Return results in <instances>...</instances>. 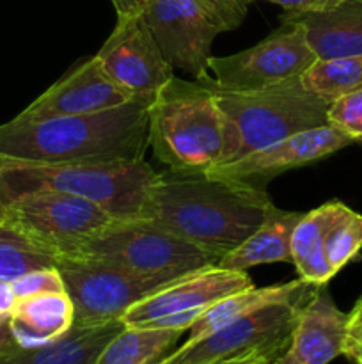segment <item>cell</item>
Masks as SVG:
<instances>
[{"instance_id": "obj_1", "label": "cell", "mask_w": 362, "mask_h": 364, "mask_svg": "<svg viewBox=\"0 0 362 364\" xmlns=\"http://www.w3.org/2000/svg\"><path fill=\"white\" fill-rule=\"evenodd\" d=\"M273 206L261 185L209 173H158L146 219L220 259L243 244Z\"/></svg>"}, {"instance_id": "obj_13", "label": "cell", "mask_w": 362, "mask_h": 364, "mask_svg": "<svg viewBox=\"0 0 362 364\" xmlns=\"http://www.w3.org/2000/svg\"><path fill=\"white\" fill-rule=\"evenodd\" d=\"M105 73L133 102L151 105L174 78V68L160 50L141 16L119 11L114 31L96 53Z\"/></svg>"}, {"instance_id": "obj_36", "label": "cell", "mask_w": 362, "mask_h": 364, "mask_svg": "<svg viewBox=\"0 0 362 364\" xmlns=\"http://www.w3.org/2000/svg\"><path fill=\"white\" fill-rule=\"evenodd\" d=\"M209 364H261L254 361H219V363H209Z\"/></svg>"}, {"instance_id": "obj_9", "label": "cell", "mask_w": 362, "mask_h": 364, "mask_svg": "<svg viewBox=\"0 0 362 364\" xmlns=\"http://www.w3.org/2000/svg\"><path fill=\"white\" fill-rule=\"evenodd\" d=\"M4 220L60 262L77 258L82 247L116 219L78 196L31 192L9 203Z\"/></svg>"}, {"instance_id": "obj_14", "label": "cell", "mask_w": 362, "mask_h": 364, "mask_svg": "<svg viewBox=\"0 0 362 364\" xmlns=\"http://www.w3.org/2000/svg\"><path fill=\"white\" fill-rule=\"evenodd\" d=\"M350 144H353V141L348 135H344L332 124H323L311 130L298 132L283 141L258 149L243 159L234 160L226 166L213 167L206 173L259 185L272 180L273 176L284 171L318 162Z\"/></svg>"}, {"instance_id": "obj_26", "label": "cell", "mask_w": 362, "mask_h": 364, "mask_svg": "<svg viewBox=\"0 0 362 364\" xmlns=\"http://www.w3.org/2000/svg\"><path fill=\"white\" fill-rule=\"evenodd\" d=\"M362 249V213L348 208L329 231L325 240V255L334 274L343 270Z\"/></svg>"}, {"instance_id": "obj_16", "label": "cell", "mask_w": 362, "mask_h": 364, "mask_svg": "<svg viewBox=\"0 0 362 364\" xmlns=\"http://www.w3.org/2000/svg\"><path fill=\"white\" fill-rule=\"evenodd\" d=\"M350 313H343L325 287L298 309L297 322L286 352L275 364H329L344 355Z\"/></svg>"}, {"instance_id": "obj_15", "label": "cell", "mask_w": 362, "mask_h": 364, "mask_svg": "<svg viewBox=\"0 0 362 364\" xmlns=\"http://www.w3.org/2000/svg\"><path fill=\"white\" fill-rule=\"evenodd\" d=\"M133 100L105 73L94 55L75 66L25 107L16 119L43 121L60 116L102 112Z\"/></svg>"}, {"instance_id": "obj_25", "label": "cell", "mask_w": 362, "mask_h": 364, "mask_svg": "<svg viewBox=\"0 0 362 364\" xmlns=\"http://www.w3.org/2000/svg\"><path fill=\"white\" fill-rule=\"evenodd\" d=\"M52 255L35 245L9 223H0V281H14L28 272L57 267Z\"/></svg>"}, {"instance_id": "obj_31", "label": "cell", "mask_w": 362, "mask_h": 364, "mask_svg": "<svg viewBox=\"0 0 362 364\" xmlns=\"http://www.w3.org/2000/svg\"><path fill=\"white\" fill-rule=\"evenodd\" d=\"M344 355L355 364H362V322L350 320L346 345H344Z\"/></svg>"}, {"instance_id": "obj_19", "label": "cell", "mask_w": 362, "mask_h": 364, "mask_svg": "<svg viewBox=\"0 0 362 364\" xmlns=\"http://www.w3.org/2000/svg\"><path fill=\"white\" fill-rule=\"evenodd\" d=\"M350 208L341 201H329L302 215L291 235V263L298 279L314 287H327L336 274L325 255V240L334 224Z\"/></svg>"}, {"instance_id": "obj_23", "label": "cell", "mask_w": 362, "mask_h": 364, "mask_svg": "<svg viewBox=\"0 0 362 364\" xmlns=\"http://www.w3.org/2000/svg\"><path fill=\"white\" fill-rule=\"evenodd\" d=\"M181 329L124 327L116 334L94 364H160L180 341Z\"/></svg>"}, {"instance_id": "obj_21", "label": "cell", "mask_w": 362, "mask_h": 364, "mask_svg": "<svg viewBox=\"0 0 362 364\" xmlns=\"http://www.w3.org/2000/svg\"><path fill=\"white\" fill-rule=\"evenodd\" d=\"M304 213L279 210L275 205L266 213L261 226L234 251L227 252L216 265L227 270L247 272L265 263H291V235Z\"/></svg>"}, {"instance_id": "obj_27", "label": "cell", "mask_w": 362, "mask_h": 364, "mask_svg": "<svg viewBox=\"0 0 362 364\" xmlns=\"http://www.w3.org/2000/svg\"><path fill=\"white\" fill-rule=\"evenodd\" d=\"M329 124L336 127L353 142H362V87L341 96L329 105Z\"/></svg>"}, {"instance_id": "obj_37", "label": "cell", "mask_w": 362, "mask_h": 364, "mask_svg": "<svg viewBox=\"0 0 362 364\" xmlns=\"http://www.w3.org/2000/svg\"><path fill=\"white\" fill-rule=\"evenodd\" d=\"M268 364H275V363H268Z\"/></svg>"}, {"instance_id": "obj_24", "label": "cell", "mask_w": 362, "mask_h": 364, "mask_svg": "<svg viewBox=\"0 0 362 364\" xmlns=\"http://www.w3.org/2000/svg\"><path fill=\"white\" fill-rule=\"evenodd\" d=\"M300 84L323 102H336L362 87V55L316 59L300 75Z\"/></svg>"}, {"instance_id": "obj_12", "label": "cell", "mask_w": 362, "mask_h": 364, "mask_svg": "<svg viewBox=\"0 0 362 364\" xmlns=\"http://www.w3.org/2000/svg\"><path fill=\"white\" fill-rule=\"evenodd\" d=\"M254 287L247 272L206 267L172 281L128 309L124 327H167L188 331L192 323L220 299Z\"/></svg>"}, {"instance_id": "obj_32", "label": "cell", "mask_w": 362, "mask_h": 364, "mask_svg": "<svg viewBox=\"0 0 362 364\" xmlns=\"http://www.w3.org/2000/svg\"><path fill=\"white\" fill-rule=\"evenodd\" d=\"M16 302L18 295L11 281H0V318H11Z\"/></svg>"}, {"instance_id": "obj_2", "label": "cell", "mask_w": 362, "mask_h": 364, "mask_svg": "<svg viewBox=\"0 0 362 364\" xmlns=\"http://www.w3.org/2000/svg\"><path fill=\"white\" fill-rule=\"evenodd\" d=\"M148 105L124 103L102 112L0 124V155L28 162L141 160L149 146Z\"/></svg>"}, {"instance_id": "obj_3", "label": "cell", "mask_w": 362, "mask_h": 364, "mask_svg": "<svg viewBox=\"0 0 362 364\" xmlns=\"http://www.w3.org/2000/svg\"><path fill=\"white\" fill-rule=\"evenodd\" d=\"M156 178L144 159L28 162L0 155V187L9 203L31 192H62L102 206L114 219H146Z\"/></svg>"}, {"instance_id": "obj_8", "label": "cell", "mask_w": 362, "mask_h": 364, "mask_svg": "<svg viewBox=\"0 0 362 364\" xmlns=\"http://www.w3.org/2000/svg\"><path fill=\"white\" fill-rule=\"evenodd\" d=\"M116 11L141 16L170 66L206 84L212 46L226 27L204 0H112Z\"/></svg>"}, {"instance_id": "obj_29", "label": "cell", "mask_w": 362, "mask_h": 364, "mask_svg": "<svg viewBox=\"0 0 362 364\" xmlns=\"http://www.w3.org/2000/svg\"><path fill=\"white\" fill-rule=\"evenodd\" d=\"M220 18L226 31H233L243 23L252 0H204Z\"/></svg>"}, {"instance_id": "obj_18", "label": "cell", "mask_w": 362, "mask_h": 364, "mask_svg": "<svg viewBox=\"0 0 362 364\" xmlns=\"http://www.w3.org/2000/svg\"><path fill=\"white\" fill-rule=\"evenodd\" d=\"M75 323L67 291H41L18 299L9 326L20 347H43L62 338Z\"/></svg>"}, {"instance_id": "obj_6", "label": "cell", "mask_w": 362, "mask_h": 364, "mask_svg": "<svg viewBox=\"0 0 362 364\" xmlns=\"http://www.w3.org/2000/svg\"><path fill=\"white\" fill-rule=\"evenodd\" d=\"M71 259H91L138 276L162 277H183L219 263L151 219L112 220Z\"/></svg>"}, {"instance_id": "obj_33", "label": "cell", "mask_w": 362, "mask_h": 364, "mask_svg": "<svg viewBox=\"0 0 362 364\" xmlns=\"http://www.w3.org/2000/svg\"><path fill=\"white\" fill-rule=\"evenodd\" d=\"M18 347L20 345L14 340V334L9 326V318H0V355L7 354V352L14 350Z\"/></svg>"}, {"instance_id": "obj_11", "label": "cell", "mask_w": 362, "mask_h": 364, "mask_svg": "<svg viewBox=\"0 0 362 364\" xmlns=\"http://www.w3.org/2000/svg\"><path fill=\"white\" fill-rule=\"evenodd\" d=\"M73 302V326L89 327L116 322L142 299L156 294L180 277L138 276L91 259H60L57 263Z\"/></svg>"}, {"instance_id": "obj_20", "label": "cell", "mask_w": 362, "mask_h": 364, "mask_svg": "<svg viewBox=\"0 0 362 364\" xmlns=\"http://www.w3.org/2000/svg\"><path fill=\"white\" fill-rule=\"evenodd\" d=\"M124 329L121 320L102 326H73L62 338L43 347H18L0 355V364H94L105 345Z\"/></svg>"}, {"instance_id": "obj_28", "label": "cell", "mask_w": 362, "mask_h": 364, "mask_svg": "<svg viewBox=\"0 0 362 364\" xmlns=\"http://www.w3.org/2000/svg\"><path fill=\"white\" fill-rule=\"evenodd\" d=\"M11 284H13L18 299L25 297V295L41 294V291H66V284H64L60 270L57 267L28 272L11 281Z\"/></svg>"}, {"instance_id": "obj_35", "label": "cell", "mask_w": 362, "mask_h": 364, "mask_svg": "<svg viewBox=\"0 0 362 364\" xmlns=\"http://www.w3.org/2000/svg\"><path fill=\"white\" fill-rule=\"evenodd\" d=\"M350 320H355V322H362V297H361V301L355 304L353 311L350 313Z\"/></svg>"}, {"instance_id": "obj_30", "label": "cell", "mask_w": 362, "mask_h": 364, "mask_svg": "<svg viewBox=\"0 0 362 364\" xmlns=\"http://www.w3.org/2000/svg\"><path fill=\"white\" fill-rule=\"evenodd\" d=\"M263 2L277 4L283 7L284 13H316V11L330 9L343 0H263Z\"/></svg>"}, {"instance_id": "obj_4", "label": "cell", "mask_w": 362, "mask_h": 364, "mask_svg": "<svg viewBox=\"0 0 362 364\" xmlns=\"http://www.w3.org/2000/svg\"><path fill=\"white\" fill-rule=\"evenodd\" d=\"M148 141L174 173H206L220 164L226 124L215 89L174 77L148 109Z\"/></svg>"}, {"instance_id": "obj_7", "label": "cell", "mask_w": 362, "mask_h": 364, "mask_svg": "<svg viewBox=\"0 0 362 364\" xmlns=\"http://www.w3.org/2000/svg\"><path fill=\"white\" fill-rule=\"evenodd\" d=\"M316 288L300 297L263 306L195 343H183L160 364L275 363L290 345L298 309L314 294Z\"/></svg>"}, {"instance_id": "obj_10", "label": "cell", "mask_w": 362, "mask_h": 364, "mask_svg": "<svg viewBox=\"0 0 362 364\" xmlns=\"http://www.w3.org/2000/svg\"><path fill=\"white\" fill-rule=\"evenodd\" d=\"M318 57L300 23L280 18V27L258 45L226 57H209L204 85L224 92L258 91L300 78Z\"/></svg>"}, {"instance_id": "obj_22", "label": "cell", "mask_w": 362, "mask_h": 364, "mask_svg": "<svg viewBox=\"0 0 362 364\" xmlns=\"http://www.w3.org/2000/svg\"><path fill=\"white\" fill-rule=\"evenodd\" d=\"M314 284L304 283L302 279L291 281L286 284H273L266 288L251 287L247 290L236 291L233 295L220 299L213 306H209L188 329V340L185 343H195L202 338L209 336L215 331L222 329L227 323L263 308V306L273 304V302L290 301V299L300 297L307 291L314 290Z\"/></svg>"}, {"instance_id": "obj_17", "label": "cell", "mask_w": 362, "mask_h": 364, "mask_svg": "<svg viewBox=\"0 0 362 364\" xmlns=\"http://www.w3.org/2000/svg\"><path fill=\"white\" fill-rule=\"evenodd\" d=\"M280 18L304 27L318 59L362 55V0H343L316 13H284Z\"/></svg>"}, {"instance_id": "obj_34", "label": "cell", "mask_w": 362, "mask_h": 364, "mask_svg": "<svg viewBox=\"0 0 362 364\" xmlns=\"http://www.w3.org/2000/svg\"><path fill=\"white\" fill-rule=\"evenodd\" d=\"M7 206H9V199L6 198V194H4L2 187H0V223H2V220L6 219Z\"/></svg>"}, {"instance_id": "obj_5", "label": "cell", "mask_w": 362, "mask_h": 364, "mask_svg": "<svg viewBox=\"0 0 362 364\" xmlns=\"http://www.w3.org/2000/svg\"><path fill=\"white\" fill-rule=\"evenodd\" d=\"M216 98L226 124V146L219 166L298 132L329 124L330 103L309 92L300 78L258 91H216Z\"/></svg>"}]
</instances>
